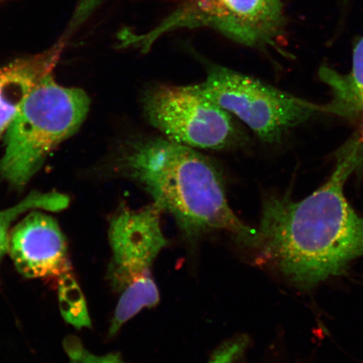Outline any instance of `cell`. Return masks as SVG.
Here are the masks:
<instances>
[{"instance_id":"13","label":"cell","mask_w":363,"mask_h":363,"mask_svg":"<svg viewBox=\"0 0 363 363\" xmlns=\"http://www.w3.org/2000/svg\"><path fill=\"white\" fill-rule=\"evenodd\" d=\"M68 363H127L120 353L96 355L84 347L81 340L75 335H67L62 342Z\"/></svg>"},{"instance_id":"1","label":"cell","mask_w":363,"mask_h":363,"mask_svg":"<svg viewBox=\"0 0 363 363\" xmlns=\"http://www.w3.org/2000/svg\"><path fill=\"white\" fill-rule=\"evenodd\" d=\"M362 163L363 129L339 150L333 174L314 193L299 201L265 195L259 224L244 248L251 262L302 294L342 278L363 258V216L344 194Z\"/></svg>"},{"instance_id":"3","label":"cell","mask_w":363,"mask_h":363,"mask_svg":"<svg viewBox=\"0 0 363 363\" xmlns=\"http://www.w3.org/2000/svg\"><path fill=\"white\" fill-rule=\"evenodd\" d=\"M83 89L58 84L49 74L23 101L4 136L0 175L13 189L26 187L59 145L83 125L90 108Z\"/></svg>"},{"instance_id":"15","label":"cell","mask_w":363,"mask_h":363,"mask_svg":"<svg viewBox=\"0 0 363 363\" xmlns=\"http://www.w3.org/2000/svg\"><path fill=\"white\" fill-rule=\"evenodd\" d=\"M99 0H81L79 16L80 18L87 16L88 13L94 10Z\"/></svg>"},{"instance_id":"11","label":"cell","mask_w":363,"mask_h":363,"mask_svg":"<svg viewBox=\"0 0 363 363\" xmlns=\"http://www.w3.org/2000/svg\"><path fill=\"white\" fill-rule=\"evenodd\" d=\"M70 199L67 195L52 191L48 193L35 191L6 210L0 211V265L7 253L8 239L11 227L21 216L33 211L59 212L69 206Z\"/></svg>"},{"instance_id":"2","label":"cell","mask_w":363,"mask_h":363,"mask_svg":"<svg viewBox=\"0 0 363 363\" xmlns=\"http://www.w3.org/2000/svg\"><path fill=\"white\" fill-rule=\"evenodd\" d=\"M99 170L106 178L138 186L174 217L190 243L225 233L243 249L254 233L230 206L219 167L195 149L163 136H130L117 145Z\"/></svg>"},{"instance_id":"7","label":"cell","mask_w":363,"mask_h":363,"mask_svg":"<svg viewBox=\"0 0 363 363\" xmlns=\"http://www.w3.org/2000/svg\"><path fill=\"white\" fill-rule=\"evenodd\" d=\"M162 213L154 202L140 208L122 203L111 218L108 238L112 257L108 279L116 292L159 293L152 267L169 243L162 230Z\"/></svg>"},{"instance_id":"8","label":"cell","mask_w":363,"mask_h":363,"mask_svg":"<svg viewBox=\"0 0 363 363\" xmlns=\"http://www.w3.org/2000/svg\"><path fill=\"white\" fill-rule=\"evenodd\" d=\"M7 253L30 279L59 281L71 274L66 238L53 217L33 211L10 231Z\"/></svg>"},{"instance_id":"14","label":"cell","mask_w":363,"mask_h":363,"mask_svg":"<svg viewBox=\"0 0 363 363\" xmlns=\"http://www.w3.org/2000/svg\"><path fill=\"white\" fill-rule=\"evenodd\" d=\"M249 345L247 335H239L230 338L220 345L208 363H242Z\"/></svg>"},{"instance_id":"5","label":"cell","mask_w":363,"mask_h":363,"mask_svg":"<svg viewBox=\"0 0 363 363\" xmlns=\"http://www.w3.org/2000/svg\"><path fill=\"white\" fill-rule=\"evenodd\" d=\"M140 102L148 123L172 142L212 151L248 143L234 117L208 97L201 84H154L143 91Z\"/></svg>"},{"instance_id":"12","label":"cell","mask_w":363,"mask_h":363,"mask_svg":"<svg viewBox=\"0 0 363 363\" xmlns=\"http://www.w3.org/2000/svg\"><path fill=\"white\" fill-rule=\"evenodd\" d=\"M61 313L67 323L81 329L91 328V320L85 299L72 274L57 283Z\"/></svg>"},{"instance_id":"4","label":"cell","mask_w":363,"mask_h":363,"mask_svg":"<svg viewBox=\"0 0 363 363\" xmlns=\"http://www.w3.org/2000/svg\"><path fill=\"white\" fill-rule=\"evenodd\" d=\"M284 26L282 0H182L174 11L147 33L126 29L119 40L122 48L147 52L165 34L206 27L247 47H275Z\"/></svg>"},{"instance_id":"10","label":"cell","mask_w":363,"mask_h":363,"mask_svg":"<svg viewBox=\"0 0 363 363\" xmlns=\"http://www.w3.org/2000/svg\"><path fill=\"white\" fill-rule=\"evenodd\" d=\"M319 76L333 94L330 102L321 106V113L352 121L363 119V38L354 48L350 74H340L324 66Z\"/></svg>"},{"instance_id":"16","label":"cell","mask_w":363,"mask_h":363,"mask_svg":"<svg viewBox=\"0 0 363 363\" xmlns=\"http://www.w3.org/2000/svg\"><path fill=\"white\" fill-rule=\"evenodd\" d=\"M279 363H311V362H306L305 360L291 359V358H286L285 360L281 361Z\"/></svg>"},{"instance_id":"6","label":"cell","mask_w":363,"mask_h":363,"mask_svg":"<svg viewBox=\"0 0 363 363\" xmlns=\"http://www.w3.org/2000/svg\"><path fill=\"white\" fill-rule=\"evenodd\" d=\"M203 92L243 122L262 142H281L289 129L321 113V106L219 65L208 67Z\"/></svg>"},{"instance_id":"9","label":"cell","mask_w":363,"mask_h":363,"mask_svg":"<svg viewBox=\"0 0 363 363\" xmlns=\"http://www.w3.org/2000/svg\"><path fill=\"white\" fill-rule=\"evenodd\" d=\"M65 47L22 57L0 68V139L6 134L23 101L44 77L52 74Z\"/></svg>"}]
</instances>
